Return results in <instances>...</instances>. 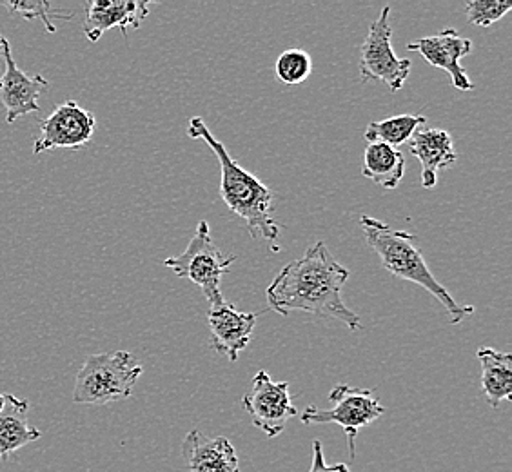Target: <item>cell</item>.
Here are the masks:
<instances>
[{"label": "cell", "instance_id": "6da1fadb", "mask_svg": "<svg viewBox=\"0 0 512 472\" xmlns=\"http://www.w3.org/2000/svg\"><path fill=\"white\" fill-rule=\"evenodd\" d=\"M347 280L349 269L331 255L324 242H316L302 258L280 269L267 287V304L278 315L309 313L318 318H333L351 331H358L362 327L360 316L342 298Z\"/></svg>", "mask_w": 512, "mask_h": 472}, {"label": "cell", "instance_id": "7a4b0ae2", "mask_svg": "<svg viewBox=\"0 0 512 472\" xmlns=\"http://www.w3.org/2000/svg\"><path fill=\"white\" fill-rule=\"evenodd\" d=\"M188 137L204 140L209 149L217 155L218 164L222 169L220 180V197L224 200L231 213L246 222L249 235L255 240H264L271 249L278 253V236L280 226L273 218V193L258 178L238 164L235 158L227 153L226 146L213 137L206 122L200 117L189 118Z\"/></svg>", "mask_w": 512, "mask_h": 472}, {"label": "cell", "instance_id": "3957f363", "mask_svg": "<svg viewBox=\"0 0 512 472\" xmlns=\"http://www.w3.org/2000/svg\"><path fill=\"white\" fill-rule=\"evenodd\" d=\"M360 227L364 231L367 244L373 247L382 266L396 278L424 287L427 293H431L444 305L451 318V324H462L467 316L473 315V305L458 304L451 293L436 280V276L427 267L420 247L416 246L418 238L413 233L398 231L389 224L367 215L360 217Z\"/></svg>", "mask_w": 512, "mask_h": 472}, {"label": "cell", "instance_id": "277c9868", "mask_svg": "<svg viewBox=\"0 0 512 472\" xmlns=\"http://www.w3.org/2000/svg\"><path fill=\"white\" fill-rule=\"evenodd\" d=\"M144 367L128 351L91 354L82 365L73 402L82 405H108L128 400Z\"/></svg>", "mask_w": 512, "mask_h": 472}, {"label": "cell", "instance_id": "5b68a950", "mask_svg": "<svg viewBox=\"0 0 512 472\" xmlns=\"http://www.w3.org/2000/svg\"><path fill=\"white\" fill-rule=\"evenodd\" d=\"M237 262L235 256H226L211 238L209 224L206 220L198 222L197 233L191 238L186 251L182 255L164 260V266L171 269L180 278H188L195 286L200 287L202 295L209 307L224 304V296L220 291L222 276L229 267Z\"/></svg>", "mask_w": 512, "mask_h": 472}, {"label": "cell", "instance_id": "8992f818", "mask_svg": "<svg viewBox=\"0 0 512 472\" xmlns=\"http://www.w3.org/2000/svg\"><path fill=\"white\" fill-rule=\"evenodd\" d=\"M333 402L331 409H318L316 405H309L302 414L304 425L313 423H336L344 429L347 436L349 456L355 458L356 436L362 427H367L384 416L385 407L378 402L373 389H360L351 385L338 384L329 394Z\"/></svg>", "mask_w": 512, "mask_h": 472}, {"label": "cell", "instance_id": "52a82bcc", "mask_svg": "<svg viewBox=\"0 0 512 472\" xmlns=\"http://www.w3.org/2000/svg\"><path fill=\"white\" fill-rule=\"evenodd\" d=\"M362 82H384L391 93L404 88L411 73V60L400 59L393 51V26L391 8L385 6L378 19L369 26L360 55Z\"/></svg>", "mask_w": 512, "mask_h": 472}, {"label": "cell", "instance_id": "ba28073f", "mask_svg": "<svg viewBox=\"0 0 512 472\" xmlns=\"http://www.w3.org/2000/svg\"><path fill=\"white\" fill-rule=\"evenodd\" d=\"M242 405L251 423L267 438H276L284 433L287 422L296 416L289 382H275L266 371L256 373L253 387L242 398Z\"/></svg>", "mask_w": 512, "mask_h": 472}, {"label": "cell", "instance_id": "9c48e42d", "mask_svg": "<svg viewBox=\"0 0 512 472\" xmlns=\"http://www.w3.org/2000/svg\"><path fill=\"white\" fill-rule=\"evenodd\" d=\"M97 117L75 100H66L40 122V137L33 153L40 155L51 149H82L95 135Z\"/></svg>", "mask_w": 512, "mask_h": 472}, {"label": "cell", "instance_id": "30bf717a", "mask_svg": "<svg viewBox=\"0 0 512 472\" xmlns=\"http://www.w3.org/2000/svg\"><path fill=\"white\" fill-rule=\"evenodd\" d=\"M0 57L4 59V73L0 75V104L6 109V122L13 124L17 118L30 113H40L39 99L50 88L42 75H28L17 66L11 55L10 40L0 35Z\"/></svg>", "mask_w": 512, "mask_h": 472}, {"label": "cell", "instance_id": "8fae6325", "mask_svg": "<svg viewBox=\"0 0 512 472\" xmlns=\"http://www.w3.org/2000/svg\"><path fill=\"white\" fill-rule=\"evenodd\" d=\"M407 50L420 53L431 66L447 71L453 88L473 91L474 84L467 75V69L460 64V60L471 55L473 40L465 39L454 28H445L442 33L433 37L414 40L407 44Z\"/></svg>", "mask_w": 512, "mask_h": 472}, {"label": "cell", "instance_id": "7c38bea8", "mask_svg": "<svg viewBox=\"0 0 512 472\" xmlns=\"http://www.w3.org/2000/svg\"><path fill=\"white\" fill-rule=\"evenodd\" d=\"M255 325V313H242L227 302L213 305L207 311L211 347L215 353L226 356L231 364H237L238 356L251 342Z\"/></svg>", "mask_w": 512, "mask_h": 472}, {"label": "cell", "instance_id": "4fadbf2b", "mask_svg": "<svg viewBox=\"0 0 512 472\" xmlns=\"http://www.w3.org/2000/svg\"><path fill=\"white\" fill-rule=\"evenodd\" d=\"M149 2L144 0H93L86 6L84 33L91 42H97L106 31L119 28L124 37L128 30H138L148 19Z\"/></svg>", "mask_w": 512, "mask_h": 472}, {"label": "cell", "instance_id": "5bb4252c", "mask_svg": "<svg viewBox=\"0 0 512 472\" xmlns=\"http://www.w3.org/2000/svg\"><path fill=\"white\" fill-rule=\"evenodd\" d=\"M411 155L418 158L422 166V187L434 189L438 173L453 168L458 160L454 140L445 129H418L409 140Z\"/></svg>", "mask_w": 512, "mask_h": 472}, {"label": "cell", "instance_id": "9a60e30c", "mask_svg": "<svg viewBox=\"0 0 512 472\" xmlns=\"http://www.w3.org/2000/svg\"><path fill=\"white\" fill-rule=\"evenodd\" d=\"M182 458L189 472H240L235 447L227 438H209L198 429L189 431L182 442Z\"/></svg>", "mask_w": 512, "mask_h": 472}, {"label": "cell", "instance_id": "2e32d148", "mask_svg": "<svg viewBox=\"0 0 512 472\" xmlns=\"http://www.w3.org/2000/svg\"><path fill=\"white\" fill-rule=\"evenodd\" d=\"M28 411V400L6 394V402L0 411V462L42 436L39 429L28 423Z\"/></svg>", "mask_w": 512, "mask_h": 472}, {"label": "cell", "instance_id": "e0dca14e", "mask_svg": "<svg viewBox=\"0 0 512 472\" xmlns=\"http://www.w3.org/2000/svg\"><path fill=\"white\" fill-rule=\"evenodd\" d=\"M478 360L482 365L483 394L496 409L512 398V356L493 347H480Z\"/></svg>", "mask_w": 512, "mask_h": 472}, {"label": "cell", "instance_id": "ac0fdd59", "mask_svg": "<svg viewBox=\"0 0 512 472\" xmlns=\"http://www.w3.org/2000/svg\"><path fill=\"white\" fill-rule=\"evenodd\" d=\"M362 175L384 189H396L405 175L404 153L380 142L367 144Z\"/></svg>", "mask_w": 512, "mask_h": 472}, {"label": "cell", "instance_id": "d6986e66", "mask_svg": "<svg viewBox=\"0 0 512 472\" xmlns=\"http://www.w3.org/2000/svg\"><path fill=\"white\" fill-rule=\"evenodd\" d=\"M427 124L424 115H396L371 122L364 131V138L369 144H387L398 149L407 144L418 129Z\"/></svg>", "mask_w": 512, "mask_h": 472}, {"label": "cell", "instance_id": "ffe728a7", "mask_svg": "<svg viewBox=\"0 0 512 472\" xmlns=\"http://www.w3.org/2000/svg\"><path fill=\"white\" fill-rule=\"evenodd\" d=\"M313 71L311 55L304 50H286L276 59V79L286 86H298L309 79Z\"/></svg>", "mask_w": 512, "mask_h": 472}, {"label": "cell", "instance_id": "44dd1931", "mask_svg": "<svg viewBox=\"0 0 512 472\" xmlns=\"http://www.w3.org/2000/svg\"><path fill=\"white\" fill-rule=\"evenodd\" d=\"M0 6H4L6 10L10 11L11 15H20V17L28 20H42V24L46 26V30L50 31V33L57 31V26H55L53 19H73L71 11L55 10L48 0H39V2H28V0L6 2V0H0Z\"/></svg>", "mask_w": 512, "mask_h": 472}, {"label": "cell", "instance_id": "7402d4cb", "mask_svg": "<svg viewBox=\"0 0 512 472\" xmlns=\"http://www.w3.org/2000/svg\"><path fill=\"white\" fill-rule=\"evenodd\" d=\"M511 10V0H471L465 6L467 20L478 28H491Z\"/></svg>", "mask_w": 512, "mask_h": 472}, {"label": "cell", "instance_id": "603a6c76", "mask_svg": "<svg viewBox=\"0 0 512 472\" xmlns=\"http://www.w3.org/2000/svg\"><path fill=\"white\" fill-rule=\"evenodd\" d=\"M309 472H349L347 463H336V465H327L325 463L324 449L322 443L313 442V465Z\"/></svg>", "mask_w": 512, "mask_h": 472}, {"label": "cell", "instance_id": "cb8c5ba5", "mask_svg": "<svg viewBox=\"0 0 512 472\" xmlns=\"http://www.w3.org/2000/svg\"><path fill=\"white\" fill-rule=\"evenodd\" d=\"M4 402H6V394H0V411H2V407H4Z\"/></svg>", "mask_w": 512, "mask_h": 472}]
</instances>
